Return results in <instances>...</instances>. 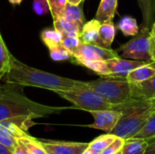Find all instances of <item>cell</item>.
Here are the masks:
<instances>
[{
  "label": "cell",
  "mask_w": 155,
  "mask_h": 154,
  "mask_svg": "<svg viewBox=\"0 0 155 154\" xmlns=\"http://www.w3.org/2000/svg\"><path fill=\"white\" fill-rule=\"evenodd\" d=\"M6 84L20 86H32L56 91H70L87 87L86 82L74 80L26 65L17 60L14 55L11 56L10 69L5 74Z\"/></svg>",
  "instance_id": "cell-1"
},
{
  "label": "cell",
  "mask_w": 155,
  "mask_h": 154,
  "mask_svg": "<svg viewBox=\"0 0 155 154\" xmlns=\"http://www.w3.org/2000/svg\"><path fill=\"white\" fill-rule=\"evenodd\" d=\"M16 84L0 85V121L10 119H37L75 108L49 106L27 98Z\"/></svg>",
  "instance_id": "cell-2"
},
{
  "label": "cell",
  "mask_w": 155,
  "mask_h": 154,
  "mask_svg": "<svg viewBox=\"0 0 155 154\" xmlns=\"http://www.w3.org/2000/svg\"><path fill=\"white\" fill-rule=\"evenodd\" d=\"M117 110L122 111L123 114L112 133L124 140L134 137L153 113L148 101L138 100L118 105Z\"/></svg>",
  "instance_id": "cell-3"
},
{
  "label": "cell",
  "mask_w": 155,
  "mask_h": 154,
  "mask_svg": "<svg viewBox=\"0 0 155 154\" xmlns=\"http://www.w3.org/2000/svg\"><path fill=\"white\" fill-rule=\"evenodd\" d=\"M86 84L88 88L94 90L115 106L134 100L132 98L131 84L125 77H102L86 82Z\"/></svg>",
  "instance_id": "cell-4"
},
{
  "label": "cell",
  "mask_w": 155,
  "mask_h": 154,
  "mask_svg": "<svg viewBox=\"0 0 155 154\" xmlns=\"http://www.w3.org/2000/svg\"><path fill=\"white\" fill-rule=\"evenodd\" d=\"M54 93H57L60 97L72 103L75 108L89 113L93 111L117 109V106L112 104L102 95L88 87L70 91H56Z\"/></svg>",
  "instance_id": "cell-5"
},
{
  "label": "cell",
  "mask_w": 155,
  "mask_h": 154,
  "mask_svg": "<svg viewBox=\"0 0 155 154\" xmlns=\"http://www.w3.org/2000/svg\"><path fill=\"white\" fill-rule=\"evenodd\" d=\"M149 28H142L141 32L120 48L122 57L143 62H153V37Z\"/></svg>",
  "instance_id": "cell-6"
},
{
  "label": "cell",
  "mask_w": 155,
  "mask_h": 154,
  "mask_svg": "<svg viewBox=\"0 0 155 154\" xmlns=\"http://www.w3.org/2000/svg\"><path fill=\"white\" fill-rule=\"evenodd\" d=\"M118 56V53L112 48H106L98 44L83 43L77 53L73 56V58L75 59L77 64L82 65V64L84 62L108 60Z\"/></svg>",
  "instance_id": "cell-7"
},
{
  "label": "cell",
  "mask_w": 155,
  "mask_h": 154,
  "mask_svg": "<svg viewBox=\"0 0 155 154\" xmlns=\"http://www.w3.org/2000/svg\"><path fill=\"white\" fill-rule=\"evenodd\" d=\"M90 113L94 117V123L86 125V127L101 130L106 133H112L122 117V111L119 110H101L93 111Z\"/></svg>",
  "instance_id": "cell-8"
},
{
  "label": "cell",
  "mask_w": 155,
  "mask_h": 154,
  "mask_svg": "<svg viewBox=\"0 0 155 154\" xmlns=\"http://www.w3.org/2000/svg\"><path fill=\"white\" fill-rule=\"evenodd\" d=\"M40 142L47 154H82L89 146V143L45 140Z\"/></svg>",
  "instance_id": "cell-9"
},
{
  "label": "cell",
  "mask_w": 155,
  "mask_h": 154,
  "mask_svg": "<svg viewBox=\"0 0 155 154\" xmlns=\"http://www.w3.org/2000/svg\"><path fill=\"white\" fill-rule=\"evenodd\" d=\"M110 76L109 77H126V75L134 69L148 63L143 61H136L132 59H123V57H114L106 60Z\"/></svg>",
  "instance_id": "cell-10"
},
{
  "label": "cell",
  "mask_w": 155,
  "mask_h": 154,
  "mask_svg": "<svg viewBox=\"0 0 155 154\" xmlns=\"http://www.w3.org/2000/svg\"><path fill=\"white\" fill-rule=\"evenodd\" d=\"M132 98L138 101H149L155 98V76L138 84H131Z\"/></svg>",
  "instance_id": "cell-11"
},
{
  "label": "cell",
  "mask_w": 155,
  "mask_h": 154,
  "mask_svg": "<svg viewBox=\"0 0 155 154\" xmlns=\"http://www.w3.org/2000/svg\"><path fill=\"white\" fill-rule=\"evenodd\" d=\"M153 76H155V63L148 62L132 70L125 78L130 84H138L144 82Z\"/></svg>",
  "instance_id": "cell-12"
},
{
  "label": "cell",
  "mask_w": 155,
  "mask_h": 154,
  "mask_svg": "<svg viewBox=\"0 0 155 154\" xmlns=\"http://www.w3.org/2000/svg\"><path fill=\"white\" fill-rule=\"evenodd\" d=\"M101 23L95 18L84 23L83 25L80 39L85 44H99V30Z\"/></svg>",
  "instance_id": "cell-13"
},
{
  "label": "cell",
  "mask_w": 155,
  "mask_h": 154,
  "mask_svg": "<svg viewBox=\"0 0 155 154\" xmlns=\"http://www.w3.org/2000/svg\"><path fill=\"white\" fill-rule=\"evenodd\" d=\"M118 0H101L95 14V19L100 23L114 19L117 10Z\"/></svg>",
  "instance_id": "cell-14"
},
{
  "label": "cell",
  "mask_w": 155,
  "mask_h": 154,
  "mask_svg": "<svg viewBox=\"0 0 155 154\" xmlns=\"http://www.w3.org/2000/svg\"><path fill=\"white\" fill-rule=\"evenodd\" d=\"M54 29L59 31L63 36H80L82 27L71 22L64 17H59L54 20Z\"/></svg>",
  "instance_id": "cell-15"
},
{
  "label": "cell",
  "mask_w": 155,
  "mask_h": 154,
  "mask_svg": "<svg viewBox=\"0 0 155 154\" xmlns=\"http://www.w3.org/2000/svg\"><path fill=\"white\" fill-rule=\"evenodd\" d=\"M147 139L143 138H129L124 140L122 154H144L148 148Z\"/></svg>",
  "instance_id": "cell-16"
},
{
  "label": "cell",
  "mask_w": 155,
  "mask_h": 154,
  "mask_svg": "<svg viewBox=\"0 0 155 154\" xmlns=\"http://www.w3.org/2000/svg\"><path fill=\"white\" fill-rule=\"evenodd\" d=\"M114 37H115V25L113 20L101 23V26L99 30V44L106 48H111Z\"/></svg>",
  "instance_id": "cell-17"
},
{
  "label": "cell",
  "mask_w": 155,
  "mask_h": 154,
  "mask_svg": "<svg viewBox=\"0 0 155 154\" xmlns=\"http://www.w3.org/2000/svg\"><path fill=\"white\" fill-rule=\"evenodd\" d=\"M115 136L113 133H105L96 137L94 141L89 143L88 150L94 154H101L115 139Z\"/></svg>",
  "instance_id": "cell-18"
},
{
  "label": "cell",
  "mask_w": 155,
  "mask_h": 154,
  "mask_svg": "<svg viewBox=\"0 0 155 154\" xmlns=\"http://www.w3.org/2000/svg\"><path fill=\"white\" fill-rule=\"evenodd\" d=\"M140 10L143 15L142 28H149L153 23L154 15V4L153 0H137Z\"/></svg>",
  "instance_id": "cell-19"
},
{
  "label": "cell",
  "mask_w": 155,
  "mask_h": 154,
  "mask_svg": "<svg viewBox=\"0 0 155 154\" xmlns=\"http://www.w3.org/2000/svg\"><path fill=\"white\" fill-rule=\"evenodd\" d=\"M118 29L127 36H135L139 34L140 28L135 18L131 16H124L117 23Z\"/></svg>",
  "instance_id": "cell-20"
},
{
  "label": "cell",
  "mask_w": 155,
  "mask_h": 154,
  "mask_svg": "<svg viewBox=\"0 0 155 154\" xmlns=\"http://www.w3.org/2000/svg\"><path fill=\"white\" fill-rule=\"evenodd\" d=\"M63 17L71 22H74V23L79 25L82 28L85 23L84 13H83V10H82L80 5H71V4L67 3Z\"/></svg>",
  "instance_id": "cell-21"
},
{
  "label": "cell",
  "mask_w": 155,
  "mask_h": 154,
  "mask_svg": "<svg viewBox=\"0 0 155 154\" xmlns=\"http://www.w3.org/2000/svg\"><path fill=\"white\" fill-rule=\"evenodd\" d=\"M11 56L12 54L8 51L0 34V80L4 76H5V74L10 69Z\"/></svg>",
  "instance_id": "cell-22"
},
{
  "label": "cell",
  "mask_w": 155,
  "mask_h": 154,
  "mask_svg": "<svg viewBox=\"0 0 155 154\" xmlns=\"http://www.w3.org/2000/svg\"><path fill=\"white\" fill-rule=\"evenodd\" d=\"M63 37V34L56 29H45L41 33V39L48 49L61 44Z\"/></svg>",
  "instance_id": "cell-23"
},
{
  "label": "cell",
  "mask_w": 155,
  "mask_h": 154,
  "mask_svg": "<svg viewBox=\"0 0 155 154\" xmlns=\"http://www.w3.org/2000/svg\"><path fill=\"white\" fill-rule=\"evenodd\" d=\"M32 154H47L41 144L40 140L35 139L30 134L18 139Z\"/></svg>",
  "instance_id": "cell-24"
},
{
  "label": "cell",
  "mask_w": 155,
  "mask_h": 154,
  "mask_svg": "<svg viewBox=\"0 0 155 154\" xmlns=\"http://www.w3.org/2000/svg\"><path fill=\"white\" fill-rule=\"evenodd\" d=\"M83 66H85L92 70L93 72L96 73L97 74L104 76V77H109L110 76V71L106 63V60H96V61H89L84 62L82 64Z\"/></svg>",
  "instance_id": "cell-25"
},
{
  "label": "cell",
  "mask_w": 155,
  "mask_h": 154,
  "mask_svg": "<svg viewBox=\"0 0 155 154\" xmlns=\"http://www.w3.org/2000/svg\"><path fill=\"white\" fill-rule=\"evenodd\" d=\"M155 136V112H153L144 126L134 136L135 138L150 139Z\"/></svg>",
  "instance_id": "cell-26"
},
{
  "label": "cell",
  "mask_w": 155,
  "mask_h": 154,
  "mask_svg": "<svg viewBox=\"0 0 155 154\" xmlns=\"http://www.w3.org/2000/svg\"><path fill=\"white\" fill-rule=\"evenodd\" d=\"M49 5L50 12L53 16V20L63 17L64 9L66 6V0H46Z\"/></svg>",
  "instance_id": "cell-27"
},
{
  "label": "cell",
  "mask_w": 155,
  "mask_h": 154,
  "mask_svg": "<svg viewBox=\"0 0 155 154\" xmlns=\"http://www.w3.org/2000/svg\"><path fill=\"white\" fill-rule=\"evenodd\" d=\"M82 44L83 42L79 36H64L61 43V44L71 53L72 56L77 53Z\"/></svg>",
  "instance_id": "cell-28"
},
{
  "label": "cell",
  "mask_w": 155,
  "mask_h": 154,
  "mask_svg": "<svg viewBox=\"0 0 155 154\" xmlns=\"http://www.w3.org/2000/svg\"><path fill=\"white\" fill-rule=\"evenodd\" d=\"M49 54L54 61H65L73 58L71 53L62 44L49 48Z\"/></svg>",
  "instance_id": "cell-29"
},
{
  "label": "cell",
  "mask_w": 155,
  "mask_h": 154,
  "mask_svg": "<svg viewBox=\"0 0 155 154\" xmlns=\"http://www.w3.org/2000/svg\"><path fill=\"white\" fill-rule=\"evenodd\" d=\"M124 143V139L116 137V139L101 154H118L121 152Z\"/></svg>",
  "instance_id": "cell-30"
},
{
  "label": "cell",
  "mask_w": 155,
  "mask_h": 154,
  "mask_svg": "<svg viewBox=\"0 0 155 154\" xmlns=\"http://www.w3.org/2000/svg\"><path fill=\"white\" fill-rule=\"evenodd\" d=\"M33 10L38 15H43L47 14L50 9L46 0H34L33 2Z\"/></svg>",
  "instance_id": "cell-31"
},
{
  "label": "cell",
  "mask_w": 155,
  "mask_h": 154,
  "mask_svg": "<svg viewBox=\"0 0 155 154\" xmlns=\"http://www.w3.org/2000/svg\"><path fill=\"white\" fill-rule=\"evenodd\" d=\"M13 152L14 154H32L19 140H18V143H17L16 147L13 151Z\"/></svg>",
  "instance_id": "cell-32"
},
{
  "label": "cell",
  "mask_w": 155,
  "mask_h": 154,
  "mask_svg": "<svg viewBox=\"0 0 155 154\" xmlns=\"http://www.w3.org/2000/svg\"><path fill=\"white\" fill-rule=\"evenodd\" d=\"M148 141V148L144 154H155V136L153 138L147 139Z\"/></svg>",
  "instance_id": "cell-33"
},
{
  "label": "cell",
  "mask_w": 155,
  "mask_h": 154,
  "mask_svg": "<svg viewBox=\"0 0 155 154\" xmlns=\"http://www.w3.org/2000/svg\"><path fill=\"white\" fill-rule=\"evenodd\" d=\"M0 154H14V152L8 147L0 143Z\"/></svg>",
  "instance_id": "cell-34"
},
{
  "label": "cell",
  "mask_w": 155,
  "mask_h": 154,
  "mask_svg": "<svg viewBox=\"0 0 155 154\" xmlns=\"http://www.w3.org/2000/svg\"><path fill=\"white\" fill-rule=\"evenodd\" d=\"M84 0H66V2L68 4L71 5H79L82 2H84Z\"/></svg>",
  "instance_id": "cell-35"
},
{
  "label": "cell",
  "mask_w": 155,
  "mask_h": 154,
  "mask_svg": "<svg viewBox=\"0 0 155 154\" xmlns=\"http://www.w3.org/2000/svg\"><path fill=\"white\" fill-rule=\"evenodd\" d=\"M148 103H149V105H150L152 111H153V112H155V98H153V99L149 100V101H148Z\"/></svg>",
  "instance_id": "cell-36"
},
{
  "label": "cell",
  "mask_w": 155,
  "mask_h": 154,
  "mask_svg": "<svg viewBox=\"0 0 155 154\" xmlns=\"http://www.w3.org/2000/svg\"><path fill=\"white\" fill-rule=\"evenodd\" d=\"M8 1L12 5H20L23 0H8Z\"/></svg>",
  "instance_id": "cell-37"
},
{
  "label": "cell",
  "mask_w": 155,
  "mask_h": 154,
  "mask_svg": "<svg viewBox=\"0 0 155 154\" xmlns=\"http://www.w3.org/2000/svg\"><path fill=\"white\" fill-rule=\"evenodd\" d=\"M151 34H152V36L153 37V39L155 40V22L153 23V26H152V29H151Z\"/></svg>",
  "instance_id": "cell-38"
},
{
  "label": "cell",
  "mask_w": 155,
  "mask_h": 154,
  "mask_svg": "<svg viewBox=\"0 0 155 154\" xmlns=\"http://www.w3.org/2000/svg\"><path fill=\"white\" fill-rule=\"evenodd\" d=\"M153 62L155 63V40L153 41Z\"/></svg>",
  "instance_id": "cell-39"
},
{
  "label": "cell",
  "mask_w": 155,
  "mask_h": 154,
  "mask_svg": "<svg viewBox=\"0 0 155 154\" xmlns=\"http://www.w3.org/2000/svg\"><path fill=\"white\" fill-rule=\"evenodd\" d=\"M82 154H94V153H93V152H91L88 149H86V150H85V151H84V152Z\"/></svg>",
  "instance_id": "cell-40"
},
{
  "label": "cell",
  "mask_w": 155,
  "mask_h": 154,
  "mask_svg": "<svg viewBox=\"0 0 155 154\" xmlns=\"http://www.w3.org/2000/svg\"><path fill=\"white\" fill-rule=\"evenodd\" d=\"M118 154H122V152H119V153H118Z\"/></svg>",
  "instance_id": "cell-41"
}]
</instances>
